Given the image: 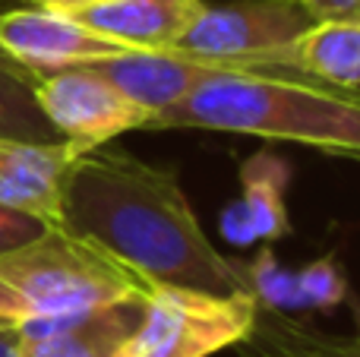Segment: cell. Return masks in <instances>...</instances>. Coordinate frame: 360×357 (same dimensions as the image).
Instances as JSON below:
<instances>
[{
	"label": "cell",
	"mask_w": 360,
	"mask_h": 357,
	"mask_svg": "<svg viewBox=\"0 0 360 357\" xmlns=\"http://www.w3.org/2000/svg\"><path fill=\"white\" fill-rule=\"evenodd\" d=\"M57 225L95 240L152 285L253 294L247 266L215 250L174 171L130 152L101 145L76 155Z\"/></svg>",
	"instance_id": "6da1fadb"
},
{
	"label": "cell",
	"mask_w": 360,
	"mask_h": 357,
	"mask_svg": "<svg viewBox=\"0 0 360 357\" xmlns=\"http://www.w3.org/2000/svg\"><path fill=\"white\" fill-rule=\"evenodd\" d=\"M149 130H212L360 158V92L269 73H221L155 114Z\"/></svg>",
	"instance_id": "7a4b0ae2"
},
{
	"label": "cell",
	"mask_w": 360,
	"mask_h": 357,
	"mask_svg": "<svg viewBox=\"0 0 360 357\" xmlns=\"http://www.w3.org/2000/svg\"><path fill=\"white\" fill-rule=\"evenodd\" d=\"M0 288L4 320L19 326L117 301H143L152 282L95 240L48 225L35 240L0 257Z\"/></svg>",
	"instance_id": "3957f363"
},
{
	"label": "cell",
	"mask_w": 360,
	"mask_h": 357,
	"mask_svg": "<svg viewBox=\"0 0 360 357\" xmlns=\"http://www.w3.org/2000/svg\"><path fill=\"white\" fill-rule=\"evenodd\" d=\"M256 310L259 301L250 291L212 294L152 285L124 357H212L247 339Z\"/></svg>",
	"instance_id": "277c9868"
},
{
	"label": "cell",
	"mask_w": 360,
	"mask_h": 357,
	"mask_svg": "<svg viewBox=\"0 0 360 357\" xmlns=\"http://www.w3.org/2000/svg\"><path fill=\"white\" fill-rule=\"evenodd\" d=\"M316 22L300 0H234L205 4L199 19L177 41L180 54L247 63L256 73L307 79L294 67L291 48Z\"/></svg>",
	"instance_id": "5b68a950"
},
{
	"label": "cell",
	"mask_w": 360,
	"mask_h": 357,
	"mask_svg": "<svg viewBox=\"0 0 360 357\" xmlns=\"http://www.w3.org/2000/svg\"><path fill=\"white\" fill-rule=\"evenodd\" d=\"M35 98L48 124L76 155L101 149L130 130H149L152 124V111L136 105L92 63L41 73L35 79Z\"/></svg>",
	"instance_id": "8992f818"
},
{
	"label": "cell",
	"mask_w": 360,
	"mask_h": 357,
	"mask_svg": "<svg viewBox=\"0 0 360 357\" xmlns=\"http://www.w3.org/2000/svg\"><path fill=\"white\" fill-rule=\"evenodd\" d=\"M0 54L16 67L41 76L51 70L98 63L130 54V48L86 29L76 16L41 6H10L0 13Z\"/></svg>",
	"instance_id": "52a82bcc"
},
{
	"label": "cell",
	"mask_w": 360,
	"mask_h": 357,
	"mask_svg": "<svg viewBox=\"0 0 360 357\" xmlns=\"http://www.w3.org/2000/svg\"><path fill=\"white\" fill-rule=\"evenodd\" d=\"M143 304L146 297L19 323L22 357H124L143 316Z\"/></svg>",
	"instance_id": "ba28073f"
},
{
	"label": "cell",
	"mask_w": 360,
	"mask_h": 357,
	"mask_svg": "<svg viewBox=\"0 0 360 357\" xmlns=\"http://www.w3.org/2000/svg\"><path fill=\"white\" fill-rule=\"evenodd\" d=\"M73 158L76 152L67 143L0 139V202L57 225Z\"/></svg>",
	"instance_id": "9c48e42d"
},
{
	"label": "cell",
	"mask_w": 360,
	"mask_h": 357,
	"mask_svg": "<svg viewBox=\"0 0 360 357\" xmlns=\"http://www.w3.org/2000/svg\"><path fill=\"white\" fill-rule=\"evenodd\" d=\"M209 0H101L76 13L86 29L130 51H171Z\"/></svg>",
	"instance_id": "30bf717a"
},
{
	"label": "cell",
	"mask_w": 360,
	"mask_h": 357,
	"mask_svg": "<svg viewBox=\"0 0 360 357\" xmlns=\"http://www.w3.org/2000/svg\"><path fill=\"white\" fill-rule=\"evenodd\" d=\"M243 196L224 212L221 231L234 244H253V240L285 238L291 231V219L285 212V187H288V164L281 158L259 152L240 168Z\"/></svg>",
	"instance_id": "8fae6325"
},
{
	"label": "cell",
	"mask_w": 360,
	"mask_h": 357,
	"mask_svg": "<svg viewBox=\"0 0 360 357\" xmlns=\"http://www.w3.org/2000/svg\"><path fill=\"white\" fill-rule=\"evenodd\" d=\"M250 288L262 307L281 310H329L348 297V282L332 257L310 263L300 272H285L269 253L247 266Z\"/></svg>",
	"instance_id": "7c38bea8"
},
{
	"label": "cell",
	"mask_w": 360,
	"mask_h": 357,
	"mask_svg": "<svg viewBox=\"0 0 360 357\" xmlns=\"http://www.w3.org/2000/svg\"><path fill=\"white\" fill-rule=\"evenodd\" d=\"M310 82L360 92V19H316L291 48Z\"/></svg>",
	"instance_id": "4fadbf2b"
},
{
	"label": "cell",
	"mask_w": 360,
	"mask_h": 357,
	"mask_svg": "<svg viewBox=\"0 0 360 357\" xmlns=\"http://www.w3.org/2000/svg\"><path fill=\"white\" fill-rule=\"evenodd\" d=\"M240 351L243 357H360V307L354 335H329L291 320V313L259 304Z\"/></svg>",
	"instance_id": "5bb4252c"
},
{
	"label": "cell",
	"mask_w": 360,
	"mask_h": 357,
	"mask_svg": "<svg viewBox=\"0 0 360 357\" xmlns=\"http://www.w3.org/2000/svg\"><path fill=\"white\" fill-rule=\"evenodd\" d=\"M4 13V6H0ZM35 73L16 67L0 54V139H29V143H63L48 124L35 98Z\"/></svg>",
	"instance_id": "9a60e30c"
},
{
	"label": "cell",
	"mask_w": 360,
	"mask_h": 357,
	"mask_svg": "<svg viewBox=\"0 0 360 357\" xmlns=\"http://www.w3.org/2000/svg\"><path fill=\"white\" fill-rule=\"evenodd\" d=\"M48 225L51 221L38 219V215L19 212V209H10L0 202V257L22 244H29V240H35Z\"/></svg>",
	"instance_id": "2e32d148"
},
{
	"label": "cell",
	"mask_w": 360,
	"mask_h": 357,
	"mask_svg": "<svg viewBox=\"0 0 360 357\" xmlns=\"http://www.w3.org/2000/svg\"><path fill=\"white\" fill-rule=\"evenodd\" d=\"M316 19H360V0H310Z\"/></svg>",
	"instance_id": "e0dca14e"
},
{
	"label": "cell",
	"mask_w": 360,
	"mask_h": 357,
	"mask_svg": "<svg viewBox=\"0 0 360 357\" xmlns=\"http://www.w3.org/2000/svg\"><path fill=\"white\" fill-rule=\"evenodd\" d=\"M25 4L41 6V10H51V13H67V16H76V13H82L86 6L101 4V0H25Z\"/></svg>",
	"instance_id": "ac0fdd59"
},
{
	"label": "cell",
	"mask_w": 360,
	"mask_h": 357,
	"mask_svg": "<svg viewBox=\"0 0 360 357\" xmlns=\"http://www.w3.org/2000/svg\"><path fill=\"white\" fill-rule=\"evenodd\" d=\"M0 357H22V335L13 323H0Z\"/></svg>",
	"instance_id": "d6986e66"
},
{
	"label": "cell",
	"mask_w": 360,
	"mask_h": 357,
	"mask_svg": "<svg viewBox=\"0 0 360 357\" xmlns=\"http://www.w3.org/2000/svg\"><path fill=\"white\" fill-rule=\"evenodd\" d=\"M300 4H310V0H300Z\"/></svg>",
	"instance_id": "ffe728a7"
}]
</instances>
